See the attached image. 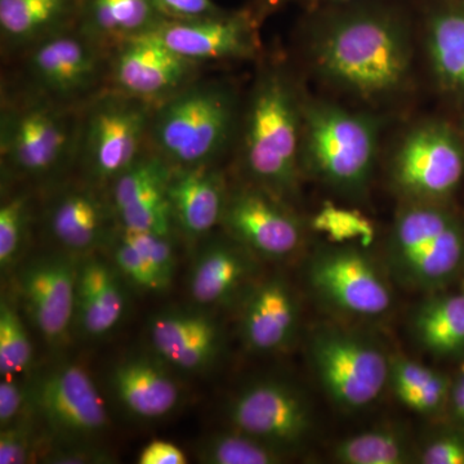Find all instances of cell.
Masks as SVG:
<instances>
[{"label":"cell","instance_id":"obj_1","mask_svg":"<svg viewBox=\"0 0 464 464\" xmlns=\"http://www.w3.org/2000/svg\"><path fill=\"white\" fill-rule=\"evenodd\" d=\"M400 0H346L314 5L308 54L326 83L356 99L382 101L409 84L413 23Z\"/></svg>","mask_w":464,"mask_h":464},{"label":"cell","instance_id":"obj_2","mask_svg":"<svg viewBox=\"0 0 464 464\" xmlns=\"http://www.w3.org/2000/svg\"><path fill=\"white\" fill-rule=\"evenodd\" d=\"M306 96L284 63L258 70L241 111L237 145L244 181L265 188L289 206L298 199L302 128Z\"/></svg>","mask_w":464,"mask_h":464},{"label":"cell","instance_id":"obj_3","mask_svg":"<svg viewBox=\"0 0 464 464\" xmlns=\"http://www.w3.org/2000/svg\"><path fill=\"white\" fill-rule=\"evenodd\" d=\"M241 111L230 82L200 76L154 106L149 148L172 168L215 166L237 145Z\"/></svg>","mask_w":464,"mask_h":464},{"label":"cell","instance_id":"obj_4","mask_svg":"<svg viewBox=\"0 0 464 464\" xmlns=\"http://www.w3.org/2000/svg\"><path fill=\"white\" fill-rule=\"evenodd\" d=\"M82 108L25 88L5 90L0 108L3 182H56L75 168Z\"/></svg>","mask_w":464,"mask_h":464},{"label":"cell","instance_id":"obj_5","mask_svg":"<svg viewBox=\"0 0 464 464\" xmlns=\"http://www.w3.org/2000/svg\"><path fill=\"white\" fill-rule=\"evenodd\" d=\"M380 130V121L372 115L306 99L301 142L304 176L341 194H362L373 176Z\"/></svg>","mask_w":464,"mask_h":464},{"label":"cell","instance_id":"obj_6","mask_svg":"<svg viewBox=\"0 0 464 464\" xmlns=\"http://www.w3.org/2000/svg\"><path fill=\"white\" fill-rule=\"evenodd\" d=\"M387 257L402 285L442 289L464 266L463 222L439 203L409 200L393 221Z\"/></svg>","mask_w":464,"mask_h":464},{"label":"cell","instance_id":"obj_7","mask_svg":"<svg viewBox=\"0 0 464 464\" xmlns=\"http://www.w3.org/2000/svg\"><path fill=\"white\" fill-rule=\"evenodd\" d=\"M154 106L106 88L82 108L75 168L81 179L108 188L149 149Z\"/></svg>","mask_w":464,"mask_h":464},{"label":"cell","instance_id":"obj_8","mask_svg":"<svg viewBox=\"0 0 464 464\" xmlns=\"http://www.w3.org/2000/svg\"><path fill=\"white\" fill-rule=\"evenodd\" d=\"M21 53L20 87L53 102L83 108L109 88L110 50L85 35L76 24Z\"/></svg>","mask_w":464,"mask_h":464},{"label":"cell","instance_id":"obj_9","mask_svg":"<svg viewBox=\"0 0 464 464\" xmlns=\"http://www.w3.org/2000/svg\"><path fill=\"white\" fill-rule=\"evenodd\" d=\"M310 357L329 398L348 411L371 405L390 382V360L374 342L356 333L316 332Z\"/></svg>","mask_w":464,"mask_h":464},{"label":"cell","instance_id":"obj_10","mask_svg":"<svg viewBox=\"0 0 464 464\" xmlns=\"http://www.w3.org/2000/svg\"><path fill=\"white\" fill-rule=\"evenodd\" d=\"M464 174V148L442 121L415 125L391 166L393 185L408 200L439 203L457 190Z\"/></svg>","mask_w":464,"mask_h":464},{"label":"cell","instance_id":"obj_11","mask_svg":"<svg viewBox=\"0 0 464 464\" xmlns=\"http://www.w3.org/2000/svg\"><path fill=\"white\" fill-rule=\"evenodd\" d=\"M29 392L30 405L61 442H90L108 430L105 402L81 365L51 369Z\"/></svg>","mask_w":464,"mask_h":464},{"label":"cell","instance_id":"obj_12","mask_svg":"<svg viewBox=\"0 0 464 464\" xmlns=\"http://www.w3.org/2000/svg\"><path fill=\"white\" fill-rule=\"evenodd\" d=\"M200 67L143 34L110 50L109 88L158 105L200 78Z\"/></svg>","mask_w":464,"mask_h":464},{"label":"cell","instance_id":"obj_13","mask_svg":"<svg viewBox=\"0 0 464 464\" xmlns=\"http://www.w3.org/2000/svg\"><path fill=\"white\" fill-rule=\"evenodd\" d=\"M222 226L258 257H289L302 243L301 221L292 206L246 181L231 186Z\"/></svg>","mask_w":464,"mask_h":464},{"label":"cell","instance_id":"obj_14","mask_svg":"<svg viewBox=\"0 0 464 464\" xmlns=\"http://www.w3.org/2000/svg\"><path fill=\"white\" fill-rule=\"evenodd\" d=\"M235 430L285 451L298 447L313 429L304 396L282 381H261L241 391L228 408Z\"/></svg>","mask_w":464,"mask_h":464},{"label":"cell","instance_id":"obj_15","mask_svg":"<svg viewBox=\"0 0 464 464\" xmlns=\"http://www.w3.org/2000/svg\"><path fill=\"white\" fill-rule=\"evenodd\" d=\"M259 23L255 12L246 8L191 20L167 18L152 33L177 54L201 66L256 58L259 53Z\"/></svg>","mask_w":464,"mask_h":464},{"label":"cell","instance_id":"obj_16","mask_svg":"<svg viewBox=\"0 0 464 464\" xmlns=\"http://www.w3.org/2000/svg\"><path fill=\"white\" fill-rule=\"evenodd\" d=\"M308 279L325 301L351 315L380 316L392 304L386 280L355 246L317 252L311 259Z\"/></svg>","mask_w":464,"mask_h":464},{"label":"cell","instance_id":"obj_17","mask_svg":"<svg viewBox=\"0 0 464 464\" xmlns=\"http://www.w3.org/2000/svg\"><path fill=\"white\" fill-rule=\"evenodd\" d=\"M76 255L53 253L34 259L21 270L18 290L25 310L42 337L52 346L67 340L75 320Z\"/></svg>","mask_w":464,"mask_h":464},{"label":"cell","instance_id":"obj_18","mask_svg":"<svg viewBox=\"0 0 464 464\" xmlns=\"http://www.w3.org/2000/svg\"><path fill=\"white\" fill-rule=\"evenodd\" d=\"M48 234L72 255H87L109 246L118 224L108 190L81 179L58 188L44 210Z\"/></svg>","mask_w":464,"mask_h":464},{"label":"cell","instance_id":"obj_19","mask_svg":"<svg viewBox=\"0 0 464 464\" xmlns=\"http://www.w3.org/2000/svg\"><path fill=\"white\" fill-rule=\"evenodd\" d=\"M170 170L172 167L149 148L111 182L106 190L118 227L167 237L177 234L168 200Z\"/></svg>","mask_w":464,"mask_h":464},{"label":"cell","instance_id":"obj_20","mask_svg":"<svg viewBox=\"0 0 464 464\" xmlns=\"http://www.w3.org/2000/svg\"><path fill=\"white\" fill-rule=\"evenodd\" d=\"M231 186L219 164L172 168L168 200L174 230L188 241H199L224 221Z\"/></svg>","mask_w":464,"mask_h":464},{"label":"cell","instance_id":"obj_21","mask_svg":"<svg viewBox=\"0 0 464 464\" xmlns=\"http://www.w3.org/2000/svg\"><path fill=\"white\" fill-rule=\"evenodd\" d=\"M150 341L164 364L179 371L201 372L221 353L222 333L218 324L204 314L170 310L152 319Z\"/></svg>","mask_w":464,"mask_h":464},{"label":"cell","instance_id":"obj_22","mask_svg":"<svg viewBox=\"0 0 464 464\" xmlns=\"http://www.w3.org/2000/svg\"><path fill=\"white\" fill-rule=\"evenodd\" d=\"M256 256L230 235L210 239L198 253L188 275L190 295L200 306H224L248 284Z\"/></svg>","mask_w":464,"mask_h":464},{"label":"cell","instance_id":"obj_23","mask_svg":"<svg viewBox=\"0 0 464 464\" xmlns=\"http://www.w3.org/2000/svg\"><path fill=\"white\" fill-rule=\"evenodd\" d=\"M164 362L132 357L119 362L110 382L125 411L141 420H159L176 411L181 401L179 383Z\"/></svg>","mask_w":464,"mask_h":464},{"label":"cell","instance_id":"obj_24","mask_svg":"<svg viewBox=\"0 0 464 464\" xmlns=\"http://www.w3.org/2000/svg\"><path fill=\"white\" fill-rule=\"evenodd\" d=\"M423 27L427 58L440 90L464 97V0H429Z\"/></svg>","mask_w":464,"mask_h":464},{"label":"cell","instance_id":"obj_25","mask_svg":"<svg viewBox=\"0 0 464 464\" xmlns=\"http://www.w3.org/2000/svg\"><path fill=\"white\" fill-rule=\"evenodd\" d=\"M125 292L118 268L99 258L79 265L74 324L84 337L99 340L121 324L125 313Z\"/></svg>","mask_w":464,"mask_h":464},{"label":"cell","instance_id":"obj_26","mask_svg":"<svg viewBox=\"0 0 464 464\" xmlns=\"http://www.w3.org/2000/svg\"><path fill=\"white\" fill-rule=\"evenodd\" d=\"M298 304L288 284L279 277L255 289L246 302L241 331L246 346L274 353L288 346L298 326Z\"/></svg>","mask_w":464,"mask_h":464},{"label":"cell","instance_id":"obj_27","mask_svg":"<svg viewBox=\"0 0 464 464\" xmlns=\"http://www.w3.org/2000/svg\"><path fill=\"white\" fill-rule=\"evenodd\" d=\"M166 20L155 0H81L76 26L111 50L119 43L154 32Z\"/></svg>","mask_w":464,"mask_h":464},{"label":"cell","instance_id":"obj_28","mask_svg":"<svg viewBox=\"0 0 464 464\" xmlns=\"http://www.w3.org/2000/svg\"><path fill=\"white\" fill-rule=\"evenodd\" d=\"M81 0H0L3 47L23 52L75 25Z\"/></svg>","mask_w":464,"mask_h":464},{"label":"cell","instance_id":"obj_29","mask_svg":"<svg viewBox=\"0 0 464 464\" xmlns=\"http://www.w3.org/2000/svg\"><path fill=\"white\" fill-rule=\"evenodd\" d=\"M418 341L438 355L464 350V293L435 297L423 304L413 320Z\"/></svg>","mask_w":464,"mask_h":464},{"label":"cell","instance_id":"obj_30","mask_svg":"<svg viewBox=\"0 0 464 464\" xmlns=\"http://www.w3.org/2000/svg\"><path fill=\"white\" fill-rule=\"evenodd\" d=\"M390 383L406 408L420 414H435L448 404L451 382L429 366L395 359L391 362Z\"/></svg>","mask_w":464,"mask_h":464},{"label":"cell","instance_id":"obj_31","mask_svg":"<svg viewBox=\"0 0 464 464\" xmlns=\"http://www.w3.org/2000/svg\"><path fill=\"white\" fill-rule=\"evenodd\" d=\"M334 459L343 464H404L411 460V447L399 430H372L341 441L334 448Z\"/></svg>","mask_w":464,"mask_h":464},{"label":"cell","instance_id":"obj_32","mask_svg":"<svg viewBox=\"0 0 464 464\" xmlns=\"http://www.w3.org/2000/svg\"><path fill=\"white\" fill-rule=\"evenodd\" d=\"M284 451L235 430L208 440L200 449V460L209 464H275L283 462Z\"/></svg>","mask_w":464,"mask_h":464},{"label":"cell","instance_id":"obj_33","mask_svg":"<svg viewBox=\"0 0 464 464\" xmlns=\"http://www.w3.org/2000/svg\"><path fill=\"white\" fill-rule=\"evenodd\" d=\"M34 360L32 340L20 314L8 301L0 304V375L18 377L29 372Z\"/></svg>","mask_w":464,"mask_h":464},{"label":"cell","instance_id":"obj_34","mask_svg":"<svg viewBox=\"0 0 464 464\" xmlns=\"http://www.w3.org/2000/svg\"><path fill=\"white\" fill-rule=\"evenodd\" d=\"M33 219L32 197L17 192L3 199L0 207V267L7 270L20 257Z\"/></svg>","mask_w":464,"mask_h":464},{"label":"cell","instance_id":"obj_35","mask_svg":"<svg viewBox=\"0 0 464 464\" xmlns=\"http://www.w3.org/2000/svg\"><path fill=\"white\" fill-rule=\"evenodd\" d=\"M314 230L326 235L333 243L357 241L368 246L374 239V226L357 210L325 203L311 219Z\"/></svg>","mask_w":464,"mask_h":464},{"label":"cell","instance_id":"obj_36","mask_svg":"<svg viewBox=\"0 0 464 464\" xmlns=\"http://www.w3.org/2000/svg\"><path fill=\"white\" fill-rule=\"evenodd\" d=\"M112 259L115 267L134 288L143 292H163L166 284L154 270L151 264L118 227L111 240Z\"/></svg>","mask_w":464,"mask_h":464},{"label":"cell","instance_id":"obj_37","mask_svg":"<svg viewBox=\"0 0 464 464\" xmlns=\"http://www.w3.org/2000/svg\"><path fill=\"white\" fill-rule=\"evenodd\" d=\"M121 231L145 256L160 279L166 284L167 288H169L174 273H176L173 237L157 234V232L130 231L124 230V228H121Z\"/></svg>","mask_w":464,"mask_h":464},{"label":"cell","instance_id":"obj_38","mask_svg":"<svg viewBox=\"0 0 464 464\" xmlns=\"http://www.w3.org/2000/svg\"><path fill=\"white\" fill-rule=\"evenodd\" d=\"M36 447L35 433L29 415H21L0 432V463H29Z\"/></svg>","mask_w":464,"mask_h":464},{"label":"cell","instance_id":"obj_39","mask_svg":"<svg viewBox=\"0 0 464 464\" xmlns=\"http://www.w3.org/2000/svg\"><path fill=\"white\" fill-rule=\"evenodd\" d=\"M423 464H464V429L442 433L420 453Z\"/></svg>","mask_w":464,"mask_h":464},{"label":"cell","instance_id":"obj_40","mask_svg":"<svg viewBox=\"0 0 464 464\" xmlns=\"http://www.w3.org/2000/svg\"><path fill=\"white\" fill-rule=\"evenodd\" d=\"M30 392L18 382L17 377H2L0 382V426L5 427L30 408Z\"/></svg>","mask_w":464,"mask_h":464},{"label":"cell","instance_id":"obj_41","mask_svg":"<svg viewBox=\"0 0 464 464\" xmlns=\"http://www.w3.org/2000/svg\"><path fill=\"white\" fill-rule=\"evenodd\" d=\"M43 459L56 464L109 463L110 456L91 442H61L50 449Z\"/></svg>","mask_w":464,"mask_h":464},{"label":"cell","instance_id":"obj_42","mask_svg":"<svg viewBox=\"0 0 464 464\" xmlns=\"http://www.w3.org/2000/svg\"><path fill=\"white\" fill-rule=\"evenodd\" d=\"M164 16L170 20H191L212 16L224 11L213 0H155Z\"/></svg>","mask_w":464,"mask_h":464},{"label":"cell","instance_id":"obj_43","mask_svg":"<svg viewBox=\"0 0 464 464\" xmlns=\"http://www.w3.org/2000/svg\"><path fill=\"white\" fill-rule=\"evenodd\" d=\"M140 464H186L188 457L181 448L172 442L155 440L142 449L139 457Z\"/></svg>","mask_w":464,"mask_h":464},{"label":"cell","instance_id":"obj_44","mask_svg":"<svg viewBox=\"0 0 464 464\" xmlns=\"http://www.w3.org/2000/svg\"><path fill=\"white\" fill-rule=\"evenodd\" d=\"M448 404L450 405L451 415L460 426L464 427V364L450 384Z\"/></svg>","mask_w":464,"mask_h":464},{"label":"cell","instance_id":"obj_45","mask_svg":"<svg viewBox=\"0 0 464 464\" xmlns=\"http://www.w3.org/2000/svg\"><path fill=\"white\" fill-rule=\"evenodd\" d=\"M346 2V0H255V5L250 7L255 12L256 16L261 21L265 14H270L275 9L282 8L290 3H307V5H315L323 3Z\"/></svg>","mask_w":464,"mask_h":464}]
</instances>
